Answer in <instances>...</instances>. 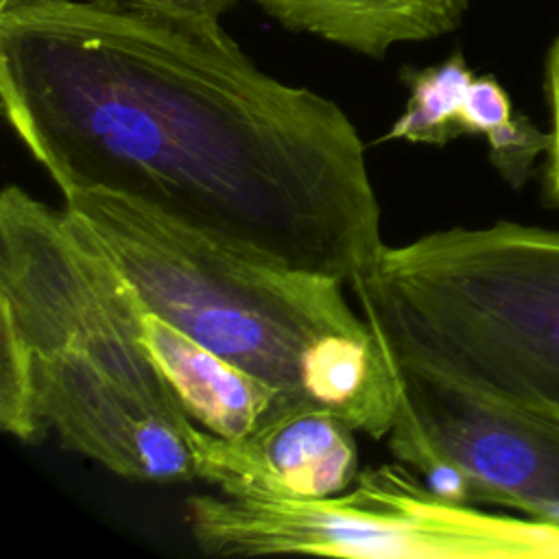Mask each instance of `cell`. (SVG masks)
Here are the masks:
<instances>
[{
	"instance_id": "7",
	"label": "cell",
	"mask_w": 559,
	"mask_h": 559,
	"mask_svg": "<svg viewBox=\"0 0 559 559\" xmlns=\"http://www.w3.org/2000/svg\"><path fill=\"white\" fill-rule=\"evenodd\" d=\"M140 343L188 419L221 439L242 441L295 404L210 352L140 301Z\"/></svg>"
},
{
	"instance_id": "3",
	"label": "cell",
	"mask_w": 559,
	"mask_h": 559,
	"mask_svg": "<svg viewBox=\"0 0 559 559\" xmlns=\"http://www.w3.org/2000/svg\"><path fill=\"white\" fill-rule=\"evenodd\" d=\"M140 299L66 210L0 194V428L129 480H199L201 435L140 343Z\"/></svg>"
},
{
	"instance_id": "5",
	"label": "cell",
	"mask_w": 559,
	"mask_h": 559,
	"mask_svg": "<svg viewBox=\"0 0 559 559\" xmlns=\"http://www.w3.org/2000/svg\"><path fill=\"white\" fill-rule=\"evenodd\" d=\"M186 515L197 548L210 557H559V526L448 502L400 461L358 472L352 487L336 496L275 500L199 493L186 500Z\"/></svg>"
},
{
	"instance_id": "4",
	"label": "cell",
	"mask_w": 559,
	"mask_h": 559,
	"mask_svg": "<svg viewBox=\"0 0 559 559\" xmlns=\"http://www.w3.org/2000/svg\"><path fill=\"white\" fill-rule=\"evenodd\" d=\"M135 297L210 352L282 391L384 439L400 404L386 347L338 280L225 245L109 192L63 194Z\"/></svg>"
},
{
	"instance_id": "13",
	"label": "cell",
	"mask_w": 559,
	"mask_h": 559,
	"mask_svg": "<svg viewBox=\"0 0 559 559\" xmlns=\"http://www.w3.org/2000/svg\"><path fill=\"white\" fill-rule=\"evenodd\" d=\"M546 98L550 109V144L546 151L544 181L548 197L559 205V35L546 59Z\"/></svg>"
},
{
	"instance_id": "12",
	"label": "cell",
	"mask_w": 559,
	"mask_h": 559,
	"mask_svg": "<svg viewBox=\"0 0 559 559\" xmlns=\"http://www.w3.org/2000/svg\"><path fill=\"white\" fill-rule=\"evenodd\" d=\"M92 2L105 4V7L170 15V17L221 20L240 0H92Z\"/></svg>"
},
{
	"instance_id": "2",
	"label": "cell",
	"mask_w": 559,
	"mask_h": 559,
	"mask_svg": "<svg viewBox=\"0 0 559 559\" xmlns=\"http://www.w3.org/2000/svg\"><path fill=\"white\" fill-rule=\"evenodd\" d=\"M400 373L391 454L559 526V231L498 221L382 245L349 282Z\"/></svg>"
},
{
	"instance_id": "8",
	"label": "cell",
	"mask_w": 559,
	"mask_h": 559,
	"mask_svg": "<svg viewBox=\"0 0 559 559\" xmlns=\"http://www.w3.org/2000/svg\"><path fill=\"white\" fill-rule=\"evenodd\" d=\"M286 31L382 59L400 44L452 33L472 0H251Z\"/></svg>"
},
{
	"instance_id": "1",
	"label": "cell",
	"mask_w": 559,
	"mask_h": 559,
	"mask_svg": "<svg viewBox=\"0 0 559 559\" xmlns=\"http://www.w3.org/2000/svg\"><path fill=\"white\" fill-rule=\"evenodd\" d=\"M0 100L61 194H120L343 284L384 245L349 116L266 74L221 20L0 0Z\"/></svg>"
},
{
	"instance_id": "6",
	"label": "cell",
	"mask_w": 559,
	"mask_h": 559,
	"mask_svg": "<svg viewBox=\"0 0 559 559\" xmlns=\"http://www.w3.org/2000/svg\"><path fill=\"white\" fill-rule=\"evenodd\" d=\"M354 428L317 406H293L242 441L210 432L197 450V476L221 493L317 500L345 491L358 476Z\"/></svg>"
},
{
	"instance_id": "9",
	"label": "cell",
	"mask_w": 559,
	"mask_h": 559,
	"mask_svg": "<svg viewBox=\"0 0 559 559\" xmlns=\"http://www.w3.org/2000/svg\"><path fill=\"white\" fill-rule=\"evenodd\" d=\"M400 76L408 87V100L382 140L443 146L463 135L461 107L474 72L459 50L437 66H406Z\"/></svg>"
},
{
	"instance_id": "11",
	"label": "cell",
	"mask_w": 559,
	"mask_h": 559,
	"mask_svg": "<svg viewBox=\"0 0 559 559\" xmlns=\"http://www.w3.org/2000/svg\"><path fill=\"white\" fill-rule=\"evenodd\" d=\"M513 107L504 87L489 74L474 76L463 107H461V129L465 133H483L485 138L504 127L513 118Z\"/></svg>"
},
{
	"instance_id": "10",
	"label": "cell",
	"mask_w": 559,
	"mask_h": 559,
	"mask_svg": "<svg viewBox=\"0 0 559 559\" xmlns=\"http://www.w3.org/2000/svg\"><path fill=\"white\" fill-rule=\"evenodd\" d=\"M487 144L491 164L513 188H520L528 179L537 155H546L550 133L537 129L528 118L515 114L504 127L487 135Z\"/></svg>"
}]
</instances>
